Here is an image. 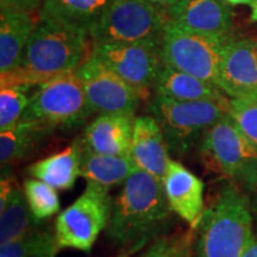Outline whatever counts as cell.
Listing matches in <instances>:
<instances>
[{"label":"cell","mask_w":257,"mask_h":257,"mask_svg":"<svg viewBox=\"0 0 257 257\" xmlns=\"http://www.w3.org/2000/svg\"><path fill=\"white\" fill-rule=\"evenodd\" d=\"M240 257H257V237L253 236L251 242L249 243V245L246 246V249L244 250Z\"/></svg>","instance_id":"cell-32"},{"label":"cell","mask_w":257,"mask_h":257,"mask_svg":"<svg viewBox=\"0 0 257 257\" xmlns=\"http://www.w3.org/2000/svg\"><path fill=\"white\" fill-rule=\"evenodd\" d=\"M150 3H153L154 5L157 6V8L161 9V10H169L172 6H174L175 4H178L179 2H181V0H149Z\"/></svg>","instance_id":"cell-33"},{"label":"cell","mask_w":257,"mask_h":257,"mask_svg":"<svg viewBox=\"0 0 257 257\" xmlns=\"http://www.w3.org/2000/svg\"><path fill=\"white\" fill-rule=\"evenodd\" d=\"M197 230L178 231L163 234L152 243L142 257H192L195 251Z\"/></svg>","instance_id":"cell-27"},{"label":"cell","mask_w":257,"mask_h":257,"mask_svg":"<svg viewBox=\"0 0 257 257\" xmlns=\"http://www.w3.org/2000/svg\"><path fill=\"white\" fill-rule=\"evenodd\" d=\"M86 31L40 21L15 69L2 74L4 85L40 86L78 69L87 51Z\"/></svg>","instance_id":"cell-2"},{"label":"cell","mask_w":257,"mask_h":257,"mask_svg":"<svg viewBox=\"0 0 257 257\" xmlns=\"http://www.w3.org/2000/svg\"><path fill=\"white\" fill-rule=\"evenodd\" d=\"M118 257H127V256H125V255H123V256H118Z\"/></svg>","instance_id":"cell-36"},{"label":"cell","mask_w":257,"mask_h":257,"mask_svg":"<svg viewBox=\"0 0 257 257\" xmlns=\"http://www.w3.org/2000/svg\"><path fill=\"white\" fill-rule=\"evenodd\" d=\"M136 168L130 156L101 155L83 148L80 176L87 184L110 189L113 186L124 184Z\"/></svg>","instance_id":"cell-21"},{"label":"cell","mask_w":257,"mask_h":257,"mask_svg":"<svg viewBox=\"0 0 257 257\" xmlns=\"http://www.w3.org/2000/svg\"><path fill=\"white\" fill-rule=\"evenodd\" d=\"M237 182L248 197L255 225V236L257 237V159L244 169Z\"/></svg>","instance_id":"cell-29"},{"label":"cell","mask_w":257,"mask_h":257,"mask_svg":"<svg viewBox=\"0 0 257 257\" xmlns=\"http://www.w3.org/2000/svg\"><path fill=\"white\" fill-rule=\"evenodd\" d=\"M89 114L83 82L75 69L38 86L21 121L50 134L56 128L75 126Z\"/></svg>","instance_id":"cell-4"},{"label":"cell","mask_w":257,"mask_h":257,"mask_svg":"<svg viewBox=\"0 0 257 257\" xmlns=\"http://www.w3.org/2000/svg\"><path fill=\"white\" fill-rule=\"evenodd\" d=\"M153 88L155 89L156 95L180 101L221 100L226 98L224 92L213 83L165 64L161 67Z\"/></svg>","instance_id":"cell-19"},{"label":"cell","mask_w":257,"mask_h":257,"mask_svg":"<svg viewBox=\"0 0 257 257\" xmlns=\"http://www.w3.org/2000/svg\"><path fill=\"white\" fill-rule=\"evenodd\" d=\"M226 113L257 148V98H230Z\"/></svg>","instance_id":"cell-28"},{"label":"cell","mask_w":257,"mask_h":257,"mask_svg":"<svg viewBox=\"0 0 257 257\" xmlns=\"http://www.w3.org/2000/svg\"><path fill=\"white\" fill-rule=\"evenodd\" d=\"M233 35L213 37L180 28L169 19L160 46L165 66L191 74L218 87L224 50Z\"/></svg>","instance_id":"cell-7"},{"label":"cell","mask_w":257,"mask_h":257,"mask_svg":"<svg viewBox=\"0 0 257 257\" xmlns=\"http://www.w3.org/2000/svg\"><path fill=\"white\" fill-rule=\"evenodd\" d=\"M169 17L149 0H113L88 32L96 43H143L160 47Z\"/></svg>","instance_id":"cell-6"},{"label":"cell","mask_w":257,"mask_h":257,"mask_svg":"<svg viewBox=\"0 0 257 257\" xmlns=\"http://www.w3.org/2000/svg\"><path fill=\"white\" fill-rule=\"evenodd\" d=\"M43 0H0L2 11L35 12L42 6Z\"/></svg>","instance_id":"cell-30"},{"label":"cell","mask_w":257,"mask_h":257,"mask_svg":"<svg viewBox=\"0 0 257 257\" xmlns=\"http://www.w3.org/2000/svg\"><path fill=\"white\" fill-rule=\"evenodd\" d=\"M31 214L36 223L53 217L60 211V200L56 189L38 179H27L23 184Z\"/></svg>","instance_id":"cell-25"},{"label":"cell","mask_w":257,"mask_h":257,"mask_svg":"<svg viewBox=\"0 0 257 257\" xmlns=\"http://www.w3.org/2000/svg\"><path fill=\"white\" fill-rule=\"evenodd\" d=\"M218 87L230 98H257V46L232 37L221 60Z\"/></svg>","instance_id":"cell-12"},{"label":"cell","mask_w":257,"mask_h":257,"mask_svg":"<svg viewBox=\"0 0 257 257\" xmlns=\"http://www.w3.org/2000/svg\"><path fill=\"white\" fill-rule=\"evenodd\" d=\"M134 125V115L99 114L86 127L83 148L101 155L130 156Z\"/></svg>","instance_id":"cell-16"},{"label":"cell","mask_w":257,"mask_h":257,"mask_svg":"<svg viewBox=\"0 0 257 257\" xmlns=\"http://www.w3.org/2000/svg\"><path fill=\"white\" fill-rule=\"evenodd\" d=\"M40 17L34 12L2 11L0 15V74L18 66Z\"/></svg>","instance_id":"cell-17"},{"label":"cell","mask_w":257,"mask_h":257,"mask_svg":"<svg viewBox=\"0 0 257 257\" xmlns=\"http://www.w3.org/2000/svg\"><path fill=\"white\" fill-rule=\"evenodd\" d=\"M198 257H240L255 236L248 197L237 181L225 184L197 226Z\"/></svg>","instance_id":"cell-3"},{"label":"cell","mask_w":257,"mask_h":257,"mask_svg":"<svg viewBox=\"0 0 257 257\" xmlns=\"http://www.w3.org/2000/svg\"><path fill=\"white\" fill-rule=\"evenodd\" d=\"M169 19L185 30L221 37L232 34V11L225 0H181L167 10Z\"/></svg>","instance_id":"cell-13"},{"label":"cell","mask_w":257,"mask_h":257,"mask_svg":"<svg viewBox=\"0 0 257 257\" xmlns=\"http://www.w3.org/2000/svg\"><path fill=\"white\" fill-rule=\"evenodd\" d=\"M170 152L159 123L153 115L135 118L130 157L135 166L160 181L170 162Z\"/></svg>","instance_id":"cell-15"},{"label":"cell","mask_w":257,"mask_h":257,"mask_svg":"<svg viewBox=\"0 0 257 257\" xmlns=\"http://www.w3.org/2000/svg\"><path fill=\"white\" fill-rule=\"evenodd\" d=\"M250 22L251 23H257V0L255 5L251 8V15H250Z\"/></svg>","instance_id":"cell-35"},{"label":"cell","mask_w":257,"mask_h":257,"mask_svg":"<svg viewBox=\"0 0 257 257\" xmlns=\"http://www.w3.org/2000/svg\"><path fill=\"white\" fill-rule=\"evenodd\" d=\"M29 88L30 86L25 85L0 86V131L21 121L30 102Z\"/></svg>","instance_id":"cell-26"},{"label":"cell","mask_w":257,"mask_h":257,"mask_svg":"<svg viewBox=\"0 0 257 257\" xmlns=\"http://www.w3.org/2000/svg\"><path fill=\"white\" fill-rule=\"evenodd\" d=\"M172 212L162 181L136 168L113 200L106 236L125 253L137 252L160 238Z\"/></svg>","instance_id":"cell-1"},{"label":"cell","mask_w":257,"mask_h":257,"mask_svg":"<svg viewBox=\"0 0 257 257\" xmlns=\"http://www.w3.org/2000/svg\"><path fill=\"white\" fill-rule=\"evenodd\" d=\"M200 154L214 170L237 181L244 169L257 159V148L226 113L202 136Z\"/></svg>","instance_id":"cell-10"},{"label":"cell","mask_w":257,"mask_h":257,"mask_svg":"<svg viewBox=\"0 0 257 257\" xmlns=\"http://www.w3.org/2000/svg\"><path fill=\"white\" fill-rule=\"evenodd\" d=\"M16 186H17V181L14 176L9 172H3L2 182H0V212L5 210Z\"/></svg>","instance_id":"cell-31"},{"label":"cell","mask_w":257,"mask_h":257,"mask_svg":"<svg viewBox=\"0 0 257 257\" xmlns=\"http://www.w3.org/2000/svg\"><path fill=\"white\" fill-rule=\"evenodd\" d=\"M0 248V257H56L61 249L55 233L40 227Z\"/></svg>","instance_id":"cell-24"},{"label":"cell","mask_w":257,"mask_h":257,"mask_svg":"<svg viewBox=\"0 0 257 257\" xmlns=\"http://www.w3.org/2000/svg\"><path fill=\"white\" fill-rule=\"evenodd\" d=\"M46 135L48 134L44 131L23 121H19L15 126L0 131L2 167L14 165L24 159Z\"/></svg>","instance_id":"cell-23"},{"label":"cell","mask_w":257,"mask_h":257,"mask_svg":"<svg viewBox=\"0 0 257 257\" xmlns=\"http://www.w3.org/2000/svg\"><path fill=\"white\" fill-rule=\"evenodd\" d=\"M229 98L221 100L180 101L155 95L150 102V113L159 123L170 154L181 157L226 114Z\"/></svg>","instance_id":"cell-5"},{"label":"cell","mask_w":257,"mask_h":257,"mask_svg":"<svg viewBox=\"0 0 257 257\" xmlns=\"http://www.w3.org/2000/svg\"><path fill=\"white\" fill-rule=\"evenodd\" d=\"M162 184L173 212L191 227L197 226L204 213V182L181 163L170 160Z\"/></svg>","instance_id":"cell-14"},{"label":"cell","mask_w":257,"mask_h":257,"mask_svg":"<svg viewBox=\"0 0 257 257\" xmlns=\"http://www.w3.org/2000/svg\"><path fill=\"white\" fill-rule=\"evenodd\" d=\"M92 54L141 92L144 99L163 64L160 47L150 44L96 43L93 44Z\"/></svg>","instance_id":"cell-11"},{"label":"cell","mask_w":257,"mask_h":257,"mask_svg":"<svg viewBox=\"0 0 257 257\" xmlns=\"http://www.w3.org/2000/svg\"><path fill=\"white\" fill-rule=\"evenodd\" d=\"M113 0H43L38 12L40 21L89 30L100 21Z\"/></svg>","instance_id":"cell-18"},{"label":"cell","mask_w":257,"mask_h":257,"mask_svg":"<svg viewBox=\"0 0 257 257\" xmlns=\"http://www.w3.org/2000/svg\"><path fill=\"white\" fill-rule=\"evenodd\" d=\"M23 188L17 184L5 210L0 212V246L14 242L37 229Z\"/></svg>","instance_id":"cell-22"},{"label":"cell","mask_w":257,"mask_h":257,"mask_svg":"<svg viewBox=\"0 0 257 257\" xmlns=\"http://www.w3.org/2000/svg\"><path fill=\"white\" fill-rule=\"evenodd\" d=\"M225 2L227 3L229 5H232V6H237V5H249V6H252L255 5L256 0H225Z\"/></svg>","instance_id":"cell-34"},{"label":"cell","mask_w":257,"mask_h":257,"mask_svg":"<svg viewBox=\"0 0 257 257\" xmlns=\"http://www.w3.org/2000/svg\"><path fill=\"white\" fill-rule=\"evenodd\" d=\"M82 150V142L75 141L62 152L32 163L28 168V174L55 189H72L80 176Z\"/></svg>","instance_id":"cell-20"},{"label":"cell","mask_w":257,"mask_h":257,"mask_svg":"<svg viewBox=\"0 0 257 257\" xmlns=\"http://www.w3.org/2000/svg\"><path fill=\"white\" fill-rule=\"evenodd\" d=\"M92 113L134 115L144 96L91 54L78 68Z\"/></svg>","instance_id":"cell-9"},{"label":"cell","mask_w":257,"mask_h":257,"mask_svg":"<svg viewBox=\"0 0 257 257\" xmlns=\"http://www.w3.org/2000/svg\"><path fill=\"white\" fill-rule=\"evenodd\" d=\"M112 205L107 188L87 184L85 192L57 217L54 233L60 248L91 251L99 233L107 227Z\"/></svg>","instance_id":"cell-8"}]
</instances>
